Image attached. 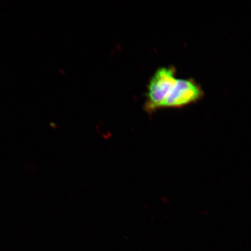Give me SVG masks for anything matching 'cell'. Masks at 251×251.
<instances>
[{
  "label": "cell",
  "mask_w": 251,
  "mask_h": 251,
  "mask_svg": "<svg viewBox=\"0 0 251 251\" xmlns=\"http://www.w3.org/2000/svg\"><path fill=\"white\" fill-rule=\"evenodd\" d=\"M177 81L174 67L158 69L149 81L146 94V111L151 112L158 109L159 105L168 96Z\"/></svg>",
  "instance_id": "1"
},
{
  "label": "cell",
  "mask_w": 251,
  "mask_h": 251,
  "mask_svg": "<svg viewBox=\"0 0 251 251\" xmlns=\"http://www.w3.org/2000/svg\"><path fill=\"white\" fill-rule=\"evenodd\" d=\"M203 92L200 84L192 78L177 79L174 88L160 108H177L184 107L199 101L203 96Z\"/></svg>",
  "instance_id": "2"
}]
</instances>
